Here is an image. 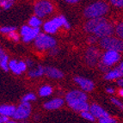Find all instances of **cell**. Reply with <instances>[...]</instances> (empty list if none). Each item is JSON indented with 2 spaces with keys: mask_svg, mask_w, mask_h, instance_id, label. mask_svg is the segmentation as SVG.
Segmentation results:
<instances>
[{
  "mask_svg": "<svg viewBox=\"0 0 123 123\" xmlns=\"http://www.w3.org/2000/svg\"><path fill=\"white\" fill-rule=\"evenodd\" d=\"M109 10V5L104 2H96L89 5L84 10V16L87 18H100L104 16Z\"/></svg>",
  "mask_w": 123,
  "mask_h": 123,
  "instance_id": "obj_1",
  "label": "cell"
},
{
  "mask_svg": "<svg viewBox=\"0 0 123 123\" xmlns=\"http://www.w3.org/2000/svg\"><path fill=\"white\" fill-rule=\"evenodd\" d=\"M101 47L107 49V51H115L117 53L123 51V41L115 37H106L101 40Z\"/></svg>",
  "mask_w": 123,
  "mask_h": 123,
  "instance_id": "obj_2",
  "label": "cell"
},
{
  "mask_svg": "<svg viewBox=\"0 0 123 123\" xmlns=\"http://www.w3.org/2000/svg\"><path fill=\"white\" fill-rule=\"evenodd\" d=\"M35 45L38 49L45 50L55 47L56 41L47 34L40 33L35 40Z\"/></svg>",
  "mask_w": 123,
  "mask_h": 123,
  "instance_id": "obj_3",
  "label": "cell"
},
{
  "mask_svg": "<svg viewBox=\"0 0 123 123\" xmlns=\"http://www.w3.org/2000/svg\"><path fill=\"white\" fill-rule=\"evenodd\" d=\"M34 10H35V17L42 18L53 12V6L48 1H39L35 3Z\"/></svg>",
  "mask_w": 123,
  "mask_h": 123,
  "instance_id": "obj_4",
  "label": "cell"
},
{
  "mask_svg": "<svg viewBox=\"0 0 123 123\" xmlns=\"http://www.w3.org/2000/svg\"><path fill=\"white\" fill-rule=\"evenodd\" d=\"M66 100L67 102L68 105L72 108L75 105L78 104L80 103H84L87 101V96L85 93L80 90H72L66 95Z\"/></svg>",
  "mask_w": 123,
  "mask_h": 123,
  "instance_id": "obj_5",
  "label": "cell"
},
{
  "mask_svg": "<svg viewBox=\"0 0 123 123\" xmlns=\"http://www.w3.org/2000/svg\"><path fill=\"white\" fill-rule=\"evenodd\" d=\"M31 113V106L29 103H22L17 108H16L13 118L15 120H25L29 118Z\"/></svg>",
  "mask_w": 123,
  "mask_h": 123,
  "instance_id": "obj_6",
  "label": "cell"
},
{
  "mask_svg": "<svg viewBox=\"0 0 123 123\" xmlns=\"http://www.w3.org/2000/svg\"><path fill=\"white\" fill-rule=\"evenodd\" d=\"M120 60V53L115 51H107L102 58V64L105 66H113Z\"/></svg>",
  "mask_w": 123,
  "mask_h": 123,
  "instance_id": "obj_7",
  "label": "cell"
},
{
  "mask_svg": "<svg viewBox=\"0 0 123 123\" xmlns=\"http://www.w3.org/2000/svg\"><path fill=\"white\" fill-rule=\"evenodd\" d=\"M107 20L103 17L100 18H95V19H90V21H88L84 26V29L87 32L89 33H93L95 34V32L100 28L101 25H103L104 23H106Z\"/></svg>",
  "mask_w": 123,
  "mask_h": 123,
  "instance_id": "obj_8",
  "label": "cell"
},
{
  "mask_svg": "<svg viewBox=\"0 0 123 123\" xmlns=\"http://www.w3.org/2000/svg\"><path fill=\"white\" fill-rule=\"evenodd\" d=\"M114 33V28L113 26L109 23L108 22L104 23L103 25H101L100 28L95 32V35L99 38H106V37L111 36V35Z\"/></svg>",
  "mask_w": 123,
  "mask_h": 123,
  "instance_id": "obj_9",
  "label": "cell"
},
{
  "mask_svg": "<svg viewBox=\"0 0 123 123\" xmlns=\"http://www.w3.org/2000/svg\"><path fill=\"white\" fill-rule=\"evenodd\" d=\"M27 65L23 61H17L16 60H12L9 61V70H10L13 73L20 75L22 72H25L27 69Z\"/></svg>",
  "mask_w": 123,
  "mask_h": 123,
  "instance_id": "obj_10",
  "label": "cell"
},
{
  "mask_svg": "<svg viewBox=\"0 0 123 123\" xmlns=\"http://www.w3.org/2000/svg\"><path fill=\"white\" fill-rule=\"evenodd\" d=\"M99 50L97 48L93 47H90L88 48L86 51V54H85V59H86L87 63L90 66H95L97 62V60L99 58Z\"/></svg>",
  "mask_w": 123,
  "mask_h": 123,
  "instance_id": "obj_11",
  "label": "cell"
},
{
  "mask_svg": "<svg viewBox=\"0 0 123 123\" xmlns=\"http://www.w3.org/2000/svg\"><path fill=\"white\" fill-rule=\"evenodd\" d=\"M74 81L81 87L84 91H90L94 89V83L90 79L81 78V77H76L74 78Z\"/></svg>",
  "mask_w": 123,
  "mask_h": 123,
  "instance_id": "obj_12",
  "label": "cell"
},
{
  "mask_svg": "<svg viewBox=\"0 0 123 123\" xmlns=\"http://www.w3.org/2000/svg\"><path fill=\"white\" fill-rule=\"evenodd\" d=\"M90 114L95 117V118H98V119H102V118H106L109 117V114L107 113L106 111L97 104H92L90 107Z\"/></svg>",
  "mask_w": 123,
  "mask_h": 123,
  "instance_id": "obj_13",
  "label": "cell"
},
{
  "mask_svg": "<svg viewBox=\"0 0 123 123\" xmlns=\"http://www.w3.org/2000/svg\"><path fill=\"white\" fill-rule=\"evenodd\" d=\"M64 104V100L61 98H55L53 100L47 102L46 103H44V108L48 110H53V109H60V107Z\"/></svg>",
  "mask_w": 123,
  "mask_h": 123,
  "instance_id": "obj_14",
  "label": "cell"
},
{
  "mask_svg": "<svg viewBox=\"0 0 123 123\" xmlns=\"http://www.w3.org/2000/svg\"><path fill=\"white\" fill-rule=\"evenodd\" d=\"M16 110V107L14 105L10 104H3L0 105V115L6 117H12Z\"/></svg>",
  "mask_w": 123,
  "mask_h": 123,
  "instance_id": "obj_15",
  "label": "cell"
},
{
  "mask_svg": "<svg viewBox=\"0 0 123 123\" xmlns=\"http://www.w3.org/2000/svg\"><path fill=\"white\" fill-rule=\"evenodd\" d=\"M44 72L49 78H61L64 76L63 72L61 71L58 70L54 67H51V66H47V67L44 68Z\"/></svg>",
  "mask_w": 123,
  "mask_h": 123,
  "instance_id": "obj_16",
  "label": "cell"
},
{
  "mask_svg": "<svg viewBox=\"0 0 123 123\" xmlns=\"http://www.w3.org/2000/svg\"><path fill=\"white\" fill-rule=\"evenodd\" d=\"M123 76V72L120 70L119 68L115 69V70L109 71L107 72V74L104 76V78L106 80H113V79H119L120 78Z\"/></svg>",
  "mask_w": 123,
  "mask_h": 123,
  "instance_id": "obj_17",
  "label": "cell"
},
{
  "mask_svg": "<svg viewBox=\"0 0 123 123\" xmlns=\"http://www.w3.org/2000/svg\"><path fill=\"white\" fill-rule=\"evenodd\" d=\"M43 29L46 33L48 34H55L58 30V28L55 26V24L51 21H48L47 23H44L43 25Z\"/></svg>",
  "mask_w": 123,
  "mask_h": 123,
  "instance_id": "obj_18",
  "label": "cell"
},
{
  "mask_svg": "<svg viewBox=\"0 0 123 123\" xmlns=\"http://www.w3.org/2000/svg\"><path fill=\"white\" fill-rule=\"evenodd\" d=\"M39 34H40V29H32V30L26 36L23 37V40L24 42H29V41L35 40L38 36Z\"/></svg>",
  "mask_w": 123,
  "mask_h": 123,
  "instance_id": "obj_19",
  "label": "cell"
},
{
  "mask_svg": "<svg viewBox=\"0 0 123 123\" xmlns=\"http://www.w3.org/2000/svg\"><path fill=\"white\" fill-rule=\"evenodd\" d=\"M45 73L44 72V68L42 66H39L37 68L34 69V70H31L29 72V76L30 78H38V77L42 76L43 74Z\"/></svg>",
  "mask_w": 123,
  "mask_h": 123,
  "instance_id": "obj_20",
  "label": "cell"
},
{
  "mask_svg": "<svg viewBox=\"0 0 123 123\" xmlns=\"http://www.w3.org/2000/svg\"><path fill=\"white\" fill-rule=\"evenodd\" d=\"M41 24H42L41 20L39 18V17H35V16L32 17L29 21V27L32 28V29H39L40 26H41Z\"/></svg>",
  "mask_w": 123,
  "mask_h": 123,
  "instance_id": "obj_21",
  "label": "cell"
},
{
  "mask_svg": "<svg viewBox=\"0 0 123 123\" xmlns=\"http://www.w3.org/2000/svg\"><path fill=\"white\" fill-rule=\"evenodd\" d=\"M53 92V89L49 85H44L39 90V94L41 97H48Z\"/></svg>",
  "mask_w": 123,
  "mask_h": 123,
  "instance_id": "obj_22",
  "label": "cell"
},
{
  "mask_svg": "<svg viewBox=\"0 0 123 123\" xmlns=\"http://www.w3.org/2000/svg\"><path fill=\"white\" fill-rule=\"evenodd\" d=\"M17 30V28L14 26H4L0 28V32L4 35H9V34L15 32Z\"/></svg>",
  "mask_w": 123,
  "mask_h": 123,
  "instance_id": "obj_23",
  "label": "cell"
},
{
  "mask_svg": "<svg viewBox=\"0 0 123 123\" xmlns=\"http://www.w3.org/2000/svg\"><path fill=\"white\" fill-rule=\"evenodd\" d=\"M0 67L2 68L4 71H5V72H8L9 71V57L6 54L0 61Z\"/></svg>",
  "mask_w": 123,
  "mask_h": 123,
  "instance_id": "obj_24",
  "label": "cell"
},
{
  "mask_svg": "<svg viewBox=\"0 0 123 123\" xmlns=\"http://www.w3.org/2000/svg\"><path fill=\"white\" fill-rule=\"evenodd\" d=\"M14 4V1L12 0H1L0 1V6L4 10H8Z\"/></svg>",
  "mask_w": 123,
  "mask_h": 123,
  "instance_id": "obj_25",
  "label": "cell"
},
{
  "mask_svg": "<svg viewBox=\"0 0 123 123\" xmlns=\"http://www.w3.org/2000/svg\"><path fill=\"white\" fill-rule=\"evenodd\" d=\"M35 99H36V97L33 93H29V94L25 95L22 98V103H29L31 101H35Z\"/></svg>",
  "mask_w": 123,
  "mask_h": 123,
  "instance_id": "obj_26",
  "label": "cell"
},
{
  "mask_svg": "<svg viewBox=\"0 0 123 123\" xmlns=\"http://www.w3.org/2000/svg\"><path fill=\"white\" fill-rule=\"evenodd\" d=\"M115 32H116L117 35L123 39V22L122 23H120L119 24L117 25L116 28H115Z\"/></svg>",
  "mask_w": 123,
  "mask_h": 123,
  "instance_id": "obj_27",
  "label": "cell"
},
{
  "mask_svg": "<svg viewBox=\"0 0 123 123\" xmlns=\"http://www.w3.org/2000/svg\"><path fill=\"white\" fill-rule=\"evenodd\" d=\"M81 115H82L83 118H84V119H86L90 121H94L95 119H96V118L90 114V111H84V112H82V113H81Z\"/></svg>",
  "mask_w": 123,
  "mask_h": 123,
  "instance_id": "obj_28",
  "label": "cell"
},
{
  "mask_svg": "<svg viewBox=\"0 0 123 123\" xmlns=\"http://www.w3.org/2000/svg\"><path fill=\"white\" fill-rule=\"evenodd\" d=\"M31 30H32V28H31V27H29V25H24V26H23L22 29H21V35L23 37L26 36Z\"/></svg>",
  "mask_w": 123,
  "mask_h": 123,
  "instance_id": "obj_29",
  "label": "cell"
},
{
  "mask_svg": "<svg viewBox=\"0 0 123 123\" xmlns=\"http://www.w3.org/2000/svg\"><path fill=\"white\" fill-rule=\"evenodd\" d=\"M99 123H117L116 120L111 117H106V118H102L99 119Z\"/></svg>",
  "mask_w": 123,
  "mask_h": 123,
  "instance_id": "obj_30",
  "label": "cell"
},
{
  "mask_svg": "<svg viewBox=\"0 0 123 123\" xmlns=\"http://www.w3.org/2000/svg\"><path fill=\"white\" fill-rule=\"evenodd\" d=\"M8 37L10 38V40H12L13 41H18L19 40H20V35H18V34L15 31V32H12V33H10L8 35Z\"/></svg>",
  "mask_w": 123,
  "mask_h": 123,
  "instance_id": "obj_31",
  "label": "cell"
},
{
  "mask_svg": "<svg viewBox=\"0 0 123 123\" xmlns=\"http://www.w3.org/2000/svg\"><path fill=\"white\" fill-rule=\"evenodd\" d=\"M110 4L115 7L121 8V7H123V0H111Z\"/></svg>",
  "mask_w": 123,
  "mask_h": 123,
  "instance_id": "obj_32",
  "label": "cell"
},
{
  "mask_svg": "<svg viewBox=\"0 0 123 123\" xmlns=\"http://www.w3.org/2000/svg\"><path fill=\"white\" fill-rule=\"evenodd\" d=\"M111 102H112L115 105H116L117 107H119L121 109H123V103L122 102H121V101H119L116 98H111Z\"/></svg>",
  "mask_w": 123,
  "mask_h": 123,
  "instance_id": "obj_33",
  "label": "cell"
},
{
  "mask_svg": "<svg viewBox=\"0 0 123 123\" xmlns=\"http://www.w3.org/2000/svg\"><path fill=\"white\" fill-rule=\"evenodd\" d=\"M9 121H10V120H9L8 117L0 115V123H7Z\"/></svg>",
  "mask_w": 123,
  "mask_h": 123,
  "instance_id": "obj_34",
  "label": "cell"
},
{
  "mask_svg": "<svg viewBox=\"0 0 123 123\" xmlns=\"http://www.w3.org/2000/svg\"><path fill=\"white\" fill-rule=\"evenodd\" d=\"M97 38L96 37H94V36H91V37H90L88 39V41H89V43H90V44H92V43H95L96 41H97Z\"/></svg>",
  "mask_w": 123,
  "mask_h": 123,
  "instance_id": "obj_35",
  "label": "cell"
},
{
  "mask_svg": "<svg viewBox=\"0 0 123 123\" xmlns=\"http://www.w3.org/2000/svg\"><path fill=\"white\" fill-rule=\"evenodd\" d=\"M4 56H5L4 51V49H3L2 47H1V46H0V61H1V60H2Z\"/></svg>",
  "mask_w": 123,
  "mask_h": 123,
  "instance_id": "obj_36",
  "label": "cell"
},
{
  "mask_svg": "<svg viewBox=\"0 0 123 123\" xmlns=\"http://www.w3.org/2000/svg\"><path fill=\"white\" fill-rule=\"evenodd\" d=\"M58 51H59V50L57 49V48H56V47H53V48H51V51H50V53H51V54H57V53H58Z\"/></svg>",
  "mask_w": 123,
  "mask_h": 123,
  "instance_id": "obj_37",
  "label": "cell"
},
{
  "mask_svg": "<svg viewBox=\"0 0 123 123\" xmlns=\"http://www.w3.org/2000/svg\"><path fill=\"white\" fill-rule=\"evenodd\" d=\"M27 66H29V67H32L34 66V62L32 61L31 60H27V63H26Z\"/></svg>",
  "mask_w": 123,
  "mask_h": 123,
  "instance_id": "obj_38",
  "label": "cell"
},
{
  "mask_svg": "<svg viewBox=\"0 0 123 123\" xmlns=\"http://www.w3.org/2000/svg\"><path fill=\"white\" fill-rule=\"evenodd\" d=\"M117 84H118V85L121 87H123V78H120V79H118V81H117Z\"/></svg>",
  "mask_w": 123,
  "mask_h": 123,
  "instance_id": "obj_39",
  "label": "cell"
},
{
  "mask_svg": "<svg viewBox=\"0 0 123 123\" xmlns=\"http://www.w3.org/2000/svg\"><path fill=\"white\" fill-rule=\"evenodd\" d=\"M66 2L68 3V4H77V3H78L79 1H78V0H66Z\"/></svg>",
  "mask_w": 123,
  "mask_h": 123,
  "instance_id": "obj_40",
  "label": "cell"
},
{
  "mask_svg": "<svg viewBox=\"0 0 123 123\" xmlns=\"http://www.w3.org/2000/svg\"><path fill=\"white\" fill-rule=\"evenodd\" d=\"M99 67H100L101 70L103 71V72H104V71H105V72H106V71H107V66H103V64H102V63H101L100 65H99Z\"/></svg>",
  "mask_w": 123,
  "mask_h": 123,
  "instance_id": "obj_41",
  "label": "cell"
},
{
  "mask_svg": "<svg viewBox=\"0 0 123 123\" xmlns=\"http://www.w3.org/2000/svg\"><path fill=\"white\" fill-rule=\"evenodd\" d=\"M107 92L109 93V94H113L114 92H115V90H114L113 88H107Z\"/></svg>",
  "mask_w": 123,
  "mask_h": 123,
  "instance_id": "obj_42",
  "label": "cell"
},
{
  "mask_svg": "<svg viewBox=\"0 0 123 123\" xmlns=\"http://www.w3.org/2000/svg\"><path fill=\"white\" fill-rule=\"evenodd\" d=\"M119 69L121 71V72H123V62H122V63L120 64V66H119Z\"/></svg>",
  "mask_w": 123,
  "mask_h": 123,
  "instance_id": "obj_43",
  "label": "cell"
},
{
  "mask_svg": "<svg viewBox=\"0 0 123 123\" xmlns=\"http://www.w3.org/2000/svg\"><path fill=\"white\" fill-rule=\"evenodd\" d=\"M118 93H119V95L121 97H123V89H121V90L118 91Z\"/></svg>",
  "mask_w": 123,
  "mask_h": 123,
  "instance_id": "obj_44",
  "label": "cell"
},
{
  "mask_svg": "<svg viewBox=\"0 0 123 123\" xmlns=\"http://www.w3.org/2000/svg\"><path fill=\"white\" fill-rule=\"evenodd\" d=\"M7 123H17V122H16V121H9Z\"/></svg>",
  "mask_w": 123,
  "mask_h": 123,
  "instance_id": "obj_45",
  "label": "cell"
}]
</instances>
